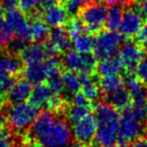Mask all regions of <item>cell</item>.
Returning a JSON list of instances; mask_svg holds the SVG:
<instances>
[{
  "label": "cell",
  "instance_id": "14",
  "mask_svg": "<svg viewBox=\"0 0 147 147\" xmlns=\"http://www.w3.org/2000/svg\"><path fill=\"white\" fill-rule=\"evenodd\" d=\"M49 57L45 45H41L39 42L27 45L20 53V59L26 65L43 61Z\"/></svg>",
  "mask_w": 147,
  "mask_h": 147
},
{
  "label": "cell",
  "instance_id": "48",
  "mask_svg": "<svg viewBox=\"0 0 147 147\" xmlns=\"http://www.w3.org/2000/svg\"><path fill=\"white\" fill-rule=\"evenodd\" d=\"M145 133H146V136H147V119H146V125H145Z\"/></svg>",
  "mask_w": 147,
  "mask_h": 147
},
{
  "label": "cell",
  "instance_id": "38",
  "mask_svg": "<svg viewBox=\"0 0 147 147\" xmlns=\"http://www.w3.org/2000/svg\"><path fill=\"white\" fill-rule=\"evenodd\" d=\"M3 9L9 11L13 9H17L19 6V0H2Z\"/></svg>",
  "mask_w": 147,
  "mask_h": 147
},
{
  "label": "cell",
  "instance_id": "43",
  "mask_svg": "<svg viewBox=\"0 0 147 147\" xmlns=\"http://www.w3.org/2000/svg\"><path fill=\"white\" fill-rule=\"evenodd\" d=\"M73 147H93V146H90V145H88V144H83V143H79V144L74 145Z\"/></svg>",
  "mask_w": 147,
  "mask_h": 147
},
{
  "label": "cell",
  "instance_id": "8",
  "mask_svg": "<svg viewBox=\"0 0 147 147\" xmlns=\"http://www.w3.org/2000/svg\"><path fill=\"white\" fill-rule=\"evenodd\" d=\"M145 51L138 42L126 41L122 43L118 53V59H120L122 67L127 73H132L136 69L138 63L144 57Z\"/></svg>",
  "mask_w": 147,
  "mask_h": 147
},
{
  "label": "cell",
  "instance_id": "33",
  "mask_svg": "<svg viewBox=\"0 0 147 147\" xmlns=\"http://www.w3.org/2000/svg\"><path fill=\"white\" fill-rule=\"evenodd\" d=\"M29 41L26 39L22 38V37L16 36L15 38H12V40L10 41V43L8 45V47H10V51L12 53H21L22 49L28 45Z\"/></svg>",
  "mask_w": 147,
  "mask_h": 147
},
{
  "label": "cell",
  "instance_id": "36",
  "mask_svg": "<svg viewBox=\"0 0 147 147\" xmlns=\"http://www.w3.org/2000/svg\"><path fill=\"white\" fill-rule=\"evenodd\" d=\"M0 147H12L10 136L5 130H0Z\"/></svg>",
  "mask_w": 147,
  "mask_h": 147
},
{
  "label": "cell",
  "instance_id": "4",
  "mask_svg": "<svg viewBox=\"0 0 147 147\" xmlns=\"http://www.w3.org/2000/svg\"><path fill=\"white\" fill-rule=\"evenodd\" d=\"M106 5L100 2L89 3L80 11V19L89 32H99L106 22Z\"/></svg>",
  "mask_w": 147,
  "mask_h": 147
},
{
  "label": "cell",
  "instance_id": "5",
  "mask_svg": "<svg viewBox=\"0 0 147 147\" xmlns=\"http://www.w3.org/2000/svg\"><path fill=\"white\" fill-rule=\"evenodd\" d=\"M122 43L123 35L116 30L101 31L95 38L93 51L95 57L99 59L112 57Z\"/></svg>",
  "mask_w": 147,
  "mask_h": 147
},
{
  "label": "cell",
  "instance_id": "16",
  "mask_svg": "<svg viewBox=\"0 0 147 147\" xmlns=\"http://www.w3.org/2000/svg\"><path fill=\"white\" fill-rule=\"evenodd\" d=\"M32 87L26 80H19L13 83L7 91V98L11 103H23L30 98Z\"/></svg>",
  "mask_w": 147,
  "mask_h": 147
},
{
  "label": "cell",
  "instance_id": "11",
  "mask_svg": "<svg viewBox=\"0 0 147 147\" xmlns=\"http://www.w3.org/2000/svg\"><path fill=\"white\" fill-rule=\"evenodd\" d=\"M5 19L7 22L10 24L16 36L22 37L26 40L30 41V32H29V22L27 20L23 13L18 9H13V10L7 11Z\"/></svg>",
  "mask_w": 147,
  "mask_h": 147
},
{
  "label": "cell",
  "instance_id": "35",
  "mask_svg": "<svg viewBox=\"0 0 147 147\" xmlns=\"http://www.w3.org/2000/svg\"><path fill=\"white\" fill-rule=\"evenodd\" d=\"M137 36H138V43L144 49L145 51H147V21L143 24Z\"/></svg>",
  "mask_w": 147,
  "mask_h": 147
},
{
  "label": "cell",
  "instance_id": "13",
  "mask_svg": "<svg viewBox=\"0 0 147 147\" xmlns=\"http://www.w3.org/2000/svg\"><path fill=\"white\" fill-rule=\"evenodd\" d=\"M22 69V61L13 55L0 53V79L17 76Z\"/></svg>",
  "mask_w": 147,
  "mask_h": 147
},
{
  "label": "cell",
  "instance_id": "44",
  "mask_svg": "<svg viewBox=\"0 0 147 147\" xmlns=\"http://www.w3.org/2000/svg\"><path fill=\"white\" fill-rule=\"evenodd\" d=\"M28 147H45V146H42V145L39 144V143H33V144L28 145Z\"/></svg>",
  "mask_w": 147,
  "mask_h": 147
},
{
  "label": "cell",
  "instance_id": "15",
  "mask_svg": "<svg viewBox=\"0 0 147 147\" xmlns=\"http://www.w3.org/2000/svg\"><path fill=\"white\" fill-rule=\"evenodd\" d=\"M49 71L45 61L34 63H28L23 69L25 80L28 81L30 84L34 85L41 84L42 82H45L49 77Z\"/></svg>",
  "mask_w": 147,
  "mask_h": 147
},
{
  "label": "cell",
  "instance_id": "45",
  "mask_svg": "<svg viewBox=\"0 0 147 147\" xmlns=\"http://www.w3.org/2000/svg\"><path fill=\"white\" fill-rule=\"evenodd\" d=\"M3 122H4V117H3V114L0 111V126L3 124Z\"/></svg>",
  "mask_w": 147,
  "mask_h": 147
},
{
  "label": "cell",
  "instance_id": "42",
  "mask_svg": "<svg viewBox=\"0 0 147 147\" xmlns=\"http://www.w3.org/2000/svg\"><path fill=\"white\" fill-rule=\"evenodd\" d=\"M140 12L142 13L143 16L147 18V0H144L140 4Z\"/></svg>",
  "mask_w": 147,
  "mask_h": 147
},
{
  "label": "cell",
  "instance_id": "23",
  "mask_svg": "<svg viewBox=\"0 0 147 147\" xmlns=\"http://www.w3.org/2000/svg\"><path fill=\"white\" fill-rule=\"evenodd\" d=\"M29 32H30L31 40L40 42L45 40L47 37H49V25L41 19L34 18L29 22Z\"/></svg>",
  "mask_w": 147,
  "mask_h": 147
},
{
  "label": "cell",
  "instance_id": "50",
  "mask_svg": "<svg viewBox=\"0 0 147 147\" xmlns=\"http://www.w3.org/2000/svg\"><path fill=\"white\" fill-rule=\"evenodd\" d=\"M112 147H114V146H112Z\"/></svg>",
  "mask_w": 147,
  "mask_h": 147
},
{
  "label": "cell",
  "instance_id": "46",
  "mask_svg": "<svg viewBox=\"0 0 147 147\" xmlns=\"http://www.w3.org/2000/svg\"><path fill=\"white\" fill-rule=\"evenodd\" d=\"M133 1H134L135 3H137V4H141V3H142L144 0H133Z\"/></svg>",
  "mask_w": 147,
  "mask_h": 147
},
{
  "label": "cell",
  "instance_id": "31",
  "mask_svg": "<svg viewBox=\"0 0 147 147\" xmlns=\"http://www.w3.org/2000/svg\"><path fill=\"white\" fill-rule=\"evenodd\" d=\"M90 3V0H65V9L73 16L80 13L82 8Z\"/></svg>",
  "mask_w": 147,
  "mask_h": 147
},
{
  "label": "cell",
  "instance_id": "9",
  "mask_svg": "<svg viewBox=\"0 0 147 147\" xmlns=\"http://www.w3.org/2000/svg\"><path fill=\"white\" fill-rule=\"evenodd\" d=\"M143 24V15L140 12V9L131 7L123 12L122 20L119 27L120 33L123 36L132 38L138 35Z\"/></svg>",
  "mask_w": 147,
  "mask_h": 147
},
{
  "label": "cell",
  "instance_id": "10",
  "mask_svg": "<svg viewBox=\"0 0 147 147\" xmlns=\"http://www.w3.org/2000/svg\"><path fill=\"white\" fill-rule=\"evenodd\" d=\"M97 130V122L95 115L89 114L73 124V135L79 143L88 144L95 138Z\"/></svg>",
  "mask_w": 147,
  "mask_h": 147
},
{
  "label": "cell",
  "instance_id": "19",
  "mask_svg": "<svg viewBox=\"0 0 147 147\" xmlns=\"http://www.w3.org/2000/svg\"><path fill=\"white\" fill-rule=\"evenodd\" d=\"M96 69L99 75H101L102 77L115 76L120 74V71L123 69V67L118 57H108L101 59L99 63H97Z\"/></svg>",
  "mask_w": 147,
  "mask_h": 147
},
{
  "label": "cell",
  "instance_id": "41",
  "mask_svg": "<svg viewBox=\"0 0 147 147\" xmlns=\"http://www.w3.org/2000/svg\"><path fill=\"white\" fill-rule=\"evenodd\" d=\"M129 147H147V139H138V140H135Z\"/></svg>",
  "mask_w": 147,
  "mask_h": 147
},
{
  "label": "cell",
  "instance_id": "26",
  "mask_svg": "<svg viewBox=\"0 0 147 147\" xmlns=\"http://www.w3.org/2000/svg\"><path fill=\"white\" fill-rule=\"evenodd\" d=\"M123 12L119 6H112L107 11L105 25L109 30H117L120 27Z\"/></svg>",
  "mask_w": 147,
  "mask_h": 147
},
{
  "label": "cell",
  "instance_id": "21",
  "mask_svg": "<svg viewBox=\"0 0 147 147\" xmlns=\"http://www.w3.org/2000/svg\"><path fill=\"white\" fill-rule=\"evenodd\" d=\"M61 80H63V91L69 95H75L79 93L82 87V79L81 75H78L76 71H67L63 75H61Z\"/></svg>",
  "mask_w": 147,
  "mask_h": 147
},
{
  "label": "cell",
  "instance_id": "28",
  "mask_svg": "<svg viewBox=\"0 0 147 147\" xmlns=\"http://www.w3.org/2000/svg\"><path fill=\"white\" fill-rule=\"evenodd\" d=\"M14 30L10 26L7 20L0 16V49L5 47L12 40Z\"/></svg>",
  "mask_w": 147,
  "mask_h": 147
},
{
  "label": "cell",
  "instance_id": "17",
  "mask_svg": "<svg viewBox=\"0 0 147 147\" xmlns=\"http://www.w3.org/2000/svg\"><path fill=\"white\" fill-rule=\"evenodd\" d=\"M49 43L55 49L57 53H65L71 47V37L67 30L61 26L53 27L49 34Z\"/></svg>",
  "mask_w": 147,
  "mask_h": 147
},
{
  "label": "cell",
  "instance_id": "20",
  "mask_svg": "<svg viewBox=\"0 0 147 147\" xmlns=\"http://www.w3.org/2000/svg\"><path fill=\"white\" fill-rule=\"evenodd\" d=\"M107 100L110 105H112L114 108L119 109V110H126L130 106L131 102V95L128 89L119 88L115 92L107 95Z\"/></svg>",
  "mask_w": 147,
  "mask_h": 147
},
{
  "label": "cell",
  "instance_id": "39",
  "mask_svg": "<svg viewBox=\"0 0 147 147\" xmlns=\"http://www.w3.org/2000/svg\"><path fill=\"white\" fill-rule=\"evenodd\" d=\"M55 4H57V0H40V3H39L38 7L39 9L45 11Z\"/></svg>",
  "mask_w": 147,
  "mask_h": 147
},
{
  "label": "cell",
  "instance_id": "7",
  "mask_svg": "<svg viewBox=\"0 0 147 147\" xmlns=\"http://www.w3.org/2000/svg\"><path fill=\"white\" fill-rule=\"evenodd\" d=\"M142 133L141 121L136 119L129 109H126L120 116L117 141L119 144L126 145L135 141Z\"/></svg>",
  "mask_w": 147,
  "mask_h": 147
},
{
  "label": "cell",
  "instance_id": "12",
  "mask_svg": "<svg viewBox=\"0 0 147 147\" xmlns=\"http://www.w3.org/2000/svg\"><path fill=\"white\" fill-rule=\"evenodd\" d=\"M57 95L59 94H55L47 85L41 83V84L35 85L34 88L31 91V95L29 99H30L31 104L34 105L37 108L47 107V108L49 109L51 102L53 101Z\"/></svg>",
  "mask_w": 147,
  "mask_h": 147
},
{
  "label": "cell",
  "instance_id": "34",
  "mask_svg": "<svg viewBox=\"0 0 147 147\" xmlns=\"http://www.w3.org/2000/svg\"><path fill=\"white\" fill-rule=\"evenodd\" d=\"M40 0H19V6L24 12H31L39 6Z\"/></svg>",
  "mask_w": 147,
  "mask_h": 147
},
{
  "label": "cell",
  "instance_id": "27",
  "mask_svg": "<svg viewBox=\"0 0 147 147\" xmlns=\"http://www.w3.org/2000/svg\"><path fill=\"white\" fill-rule=\"evenodd\" d=\"M90 104L87 105H75L73 104L71 107L67 111V118L71 123H76L79 120L83 119L84 117L90 114Z\"/></svg>",
  "mask_w": 147,
  "mask_h": 147
},
{
  "label": "cell",
  "instance_id": "24",
  "mask_svg": "<svg viewBox=\"0 0 147 147\" xmlns=\"http://www.w3.org/2000/svg\"><path fill=\"white\" fill-rule=\"evenodd\" d=\"M122 85L123 81L120 77H118V75L102 77V79H100L99 81V87H100L101 91L106 95L115 92L119 88H121Z\"/></svg>",
  "mask_w": 147,
  "mask_h": 147
},
{
  "label": "cell",
  "instance_id": "32",
  "mask_svg": "<svg viewBox=\"0 0 147 147\" xmlns=\"http://www.w3.org/2000/svg\"><path fill=\"white\" fill-rule=\"evenodd\" d=\"M136 77L144 86H147V57H144L138 63L136 69Z\"/></svg>",
  "mask_w": 147,
  "mask_h": 147
},
{
  "label": "cell",
  "instance_id": "3",
  "mask_svg": "<svg viewBox=\"0 0 147 147\" xmlns=\"http://www.w3.org/2000/svg\"><path fill=\"white\" fill-rule=\"evenodd\" d=\"M38 116V108L31 103H15L6 112V119L9 126L14 131H22L32 126Z\"/></svg>",
  "mask_w": 147,
  "mask_h": 147
},
{
  "label": "cell",
  "instance_id": "6",
  "mask_svg": "<svg viewBox=\"0 0 147 147\" xmlns=\"http://www.w3.org/2000/svg\"><path fill=\"white\" fill-rule=\"evenodd\" d=\"M63 63L67 71L88 75H91L97 67V59L95 55L90 53H81L76 49H69L65 51Z\"/></svg>",
  "mask_w": 147,
  "mask_h": 147
},
{
  "label": "cell",
  "instance_id": "2",
  "mask_svg": "<svg viewBox=\"0 0 147 147\" xmlns=\"http://www.w3.org/2000/svg\"><path fill=\"white\" fill-rule=\"evenodd\" d=\"M97 130L95 141L100 147H112L117 142L120 115L116 108L105 103H100L95 109Z\"/></svg>",
  "mask_w": 147,
  "mask_h": 147
},
{
  "label": "cell",
  "instance_id": "49",
  "mask_svg": "<svg viewBox=\"0 0 147 147\" xmlns=\"http://www.w3.org/2000/svg\"><path fill=\"white\" fill-rule=\"evenodd\" d=\"M95 2H101V1H102V0H94Z\"/></svg>",
  "mask_w": 147,
  "mask_h": 147
},
{
  "label": "cell",
  "instance_id": "30",
  "mask_svg": "<svg viewBox=\"0 0 147 147\" xmlns=\"http://www.w3.org/2000/svg\"><path fill=\"white\" fill-rule=\"evenodd\" d=\"M67 33H69L71 39H75L79 35L85 32V25L83 24L82 20L78 18H74L67 23Z\"/></svg>",
  "mask_w": 147,
  "mask_h": 147
},
{
  "label": "cell",
  "instance_id": "47",
  "mask_svg": "<svg viewBox=\"0 0 147 147\" xmlns=\"http://www.w3.org/2000/svg\"><path fill=\"white\" fill-rule=\"evenodd\" d=\"M2 11H3V6L1 4H0V15H1V13H2Z\"/></svg>",
  "mask_w": 147,
  "mask_h": 147
},
{
  "label": "cell",
  "instance_id": "25",
  "mask_svg": "<svg viewBox=\"0 0 147 147\" xmlns=\"http://www.w3.org/2000/svg\"><path fill=\"white\" fill-rule=\"evenodd\" d=\"M94 37L90 34V33H83V34L79 35L75 39H73V45L74 47L77 51L81 53H88L93 51L94 47Z\"/></svg>",
  "mask_w": 147,
  "mask_h": 147
},
{
  "label": "cell",
  "instance_id": "18",
  "mask_svg": "<svg viewBox=\"0 0 147 147\" xmlns=\"http://www.w3.org/2000/svg\"><path fill=\"white\" fill-rule=\"evenodd\" d=\"M67 13L65 7L63 5L55 4L45 10L43 13V21L51 27H59L67 23Z\"/></svg>",
  "mask_w": 147,
  "mask_h": 147
},
{
  "label": "cell",
  "instance_id": "1",
  "mask_svg": "<svg viewBox=\"0 0 147 147\" xmlns=\"http://www.w3.org/2000/svg\"><path fill=\"white\" fill-rule=\"evenodd\" d=\"M31 135L45 147H65L71 140V131L65 120L45 111L33 122Z\"/></svg>",
  "mask_w": 147,
  "mask_h": 147
},
{
  "label": "cell",
  "instance_id": "37",
  "mask_svg": "<svg viewBox=\"0 0 147 147\" xmlns=\"http://www.w3.org/2000/svg\"><path fill=\"white\" fill-rule=\"evenodd\" d=\"M71 103L75 105H87L89 104V100L83 95V93H76L71 97Z\"/></svg>",
  "mask_w": 147,
  "mask_h": 147
},
{
  "label": "cell",
  "instance_id": "29",
  "mask_svg": "<svg viewBox=\"0 0 147 147\" xmlns=\"http://www.w3.org/2000/svg\"><path fill=\"white\" fill-rule=\"evenodd\" d=\"M47 81V86L49 87V89L55 94L59 95L63 91V80H61V75L59 73V71H53V73L49 74Z\"/></svg>",
  "mask_w": 147,
  "mask_h": 147
},
{
  "label": "cell",
  "instance_id": "40",
  "mask_svg": "<svg viewBox=\"0 0 147 147\" xmlns=\"http://www.w3.org/2000/svg\"><path fill=\"white\" fill-rule=\"evenodd\" d=\"M108 4L112 6H119V5H125L131 2V0H107Z\"/></svg>",
  "mask_w": 147,
  "mask_h": 147
},
{
  "label": "cell",
  "instance_id": "51",
  "mask_svg": "<svg viewBox=\"0 0 147 147\" xmlns=\"http://www.w3.org/2000/svg\"><path fill=\"white\" fill-rule=\"evenodd\" d=\"M57 1H59V0H57Z\"/></svg>",
  "mask_w": 147,
  "mask_h": 147
},
{
  "label": "cell",
  "instance_id": "22",
  "mask_svg": "<svg viewBox=\"0 0 147 147\" xmlns=\"http://www.w3.org/2000/svg\"><path fill=\"white\" fill-rule=\"evenodd\" d=\"M81 79H82L81 90H82L83 95L89 101H96L100 96V88L97 85L96 81L88 74H82Z\"/></svg>",
  "mask_w": 147,
  "mask_h": 147
}]
</instances>
